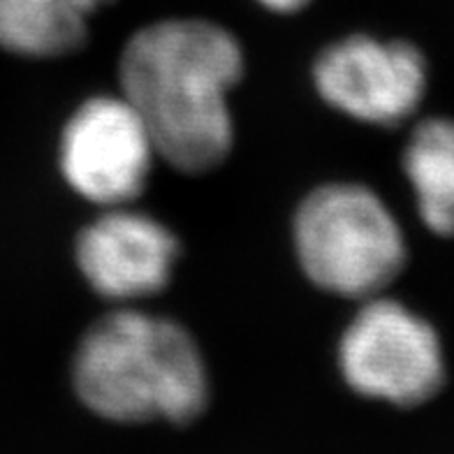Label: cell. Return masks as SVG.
I'll use <instances>...</instances> for the list:
<instances>
[{"label": "cell", "instance_id": "1", "mask_svg": "<svg viewBox=\"0 0 454 454\" xmlns=\"http://www.w3.org/2000/svg\"><path fill=\"white\" fill-rule=\"evenodd\" d=\"M244 72L232 33L200 19L146 26L121 56V96L149 130L156 153L172 168L202 174L232 149L227 96Z\"/></svg>", "mask_w": 454, "mask_h": 454}, {"label": "cell", "instance_id": "9", "mask_svg": "<svg viewBox=\"0 0 454 454\" xmlns=\"http://www.w3.org/2000/svg\"><path fill=\"white\" fill-rule=\"evenodd\" d=\"M403 169L418 198L419 218L441 237H454V121L431 119L415 128Z\"/></svg>", "mask_w": 454, "mask_h": 454}, {"label": "cell", "instance_id": "5", "mask_svg": "<svg viewBox=\"0 0 454 454\" xmlns=\"http://www.w3.org/2000/svg\"><path fill=\"white\" fill-rule=\"evenodd\" d=\"M156 146L126 98H90L67 121L60 169L82 198L100 207H128L144 191Z\"/></svg>", "mask_w": 454, "mask_h": 454}, {"label": "cell", "instance_id": "3", "mask_svg": "<svg viewBox=\"0 0 454 454\" xmlns=\"http://www.w3.org/2000/svg\"><path fill=\"white\" fill-rule=\"evenodd\" d=\"M294 244L306 276L348 299L378 297L406 262L395 214L376 192L355 184L313 191L294 218Z\"/></svg>", "mask_w": 454, "mask_h": 454}, {"label": "cell", "instance_id": "7", "mask_svg": "<svg viewBox=\"0 0 454 454\" xmlns=\"http://www.w3.org/2000/svg\"><path fill=\"white\" fill-rule=\"evenodd\" d=\"M179 241L168 227L128 207L107 209L77 239V264L98 294L116 301L160 293Z\"/></svg>", "mask_w": 454, "mask_h": 454}, {"label": "cell", "instance_id": "2", "mask_svg": "<svg viewBox=\"0 0 454 454\" xmlns=\"http://www.w3.org/2000/svg\"><path fill=\"white\" fill-rule=\"evenodd\" d=\"M74 389L112 422L200 418L209 378L198 343L181 325L139 311L109 313L89 329L74 357Z\"/></svg>", "mask_w": 454, "mask_h": 454}, {"label": "cell", "instance_id": "6", "mask_svg": "<svg viewBox=\"0 0 454 454\" xmlns=\"http://www.w3.org/2000/svg\"><path fill=\"white\" fill-rule=\"evenodd\" d=\"M313 74L332 107L376 126L406 121L427 89V66L418 49L366 35L346 37L325 49Z\"/></svg>", "mask_w": 454, "mask_h": 454}, {"label": "cell", "instance_id": "10", "mask_svg": "<svg viewBox=\"0 0 454 454\" xmlns=\"http://www.w3.org/2000/svg\"><path fill=\"white\" fill-rule=\"evenodd\" d=\"M260 5H264L267 10H271V12H297V10H301V7L309 3V0H257Z\"/></svg>", "mask_w": 454, "mask_h": 454}, {"label": "cell", "instance_id": "4", "mask_svg": "<svg viewBox=\"0 0 454 454\" xmlns=\"http://www.w3.org/2000/svg\"><path fill=\"white\" fill-rule=\"evenodd\" d=\"M339 359L355 392L395 406L429 401L445 376L434 327L395 299H366L340 339Z\"/></svg>", "mask_w": 454, "mask_h": 454}, {"label": "cell", "instance_id": "8", "mask_svg": "<svg viewBox=\"0 0 454 454\" xmlns=\"http://www.w3.org/2000/svg\"><path fill=\"white\" fill-rule=\"evenodd\" d=\"M109 0H0V47L51 59L84 44L89 19Z\"/></svg>", "mask_w": 454, "mask_h": 454}]
</instances>
